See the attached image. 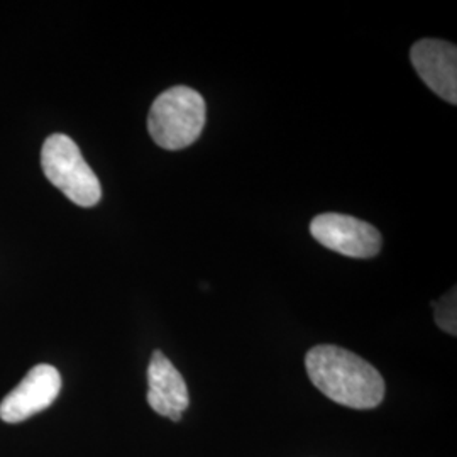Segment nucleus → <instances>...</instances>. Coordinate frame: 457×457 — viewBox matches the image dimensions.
<instances>
[{
    "mask_svg": "<svg viewBox=\"0 0 457 457\" xmlns=\"http://www.w3.org/2000/svg\"><path fill=\"white\" fill-rule=\"evenodd\" d=\"M312 236L327 249L349 258H373L383 245L379 230L345 213H320L311 224Z\"/></svg>",
    "mask_w": 457,
    "mask_h": 457,
    "instance_id": "obj_4",
    "label": "nucleus"
},
{
    "mask_svg": "<svg viewBox=\"0 0 457 457\" xmlns=\"http://www.w3.org/2000/svg\"><path fill=\"white\" fill-rule=\"evenodd\" d=\"M207 105L190 87H171L156 98L147 115L153 141L168 151L192 146L205 128Z\"/></svg>",
    "mask_w": 457,
    "mask_h": 457,
    "instance_id": "obj_2",
    "label": "nucleus"
},
{
    "mask_svg": "<svg viewBox=\"0 0 457 457\" xmlns=\"http://www.w3.org/2000/svg\"><path fill=\"white\" fill-rule=\"evenodd\" d=\"M62 390V376L54 366L37 364L0 403V419L19 424L48 409Z\"/></svg>",
    "mask_w": 457,
    "mask_h": 457,
    "instance_id": "obj_5",
    "label": "nucleus"
},
{
    "mask_svg": "<svg viewBox=\"0 0 457 457\" xmlns=\"http://www.w3.org/2000/svg\"><path fill=\"white\" fill-rule=\"evenodd\" d=\"M43 171L73 204L90 209L102 198L97 175L82 156L80 147L66 134H53L41 149Z\"/></svg>",
    "mask_w": 457,
    "mask_h": 457,
    "instance_id": "obj_3",
    "label": "nucleus"
},
{
    "mask_svg": "<svg viewBox=\"0 0 457 457\" xmlns=\"http://www.w3.org/2000/svg\"><path fill=\"white\" fill-rule=\"evenodd\" d=\"M305 368L313 386L344 407L376 409L385 398V379L375 366L339 345L312 347Z\"/></svg>",
    "mask_w": 457,
    "mask_h": 457,
    "instance_id": "obj_1",
    "label": "nucleus"
},
{
    "mask_svg": "<svg viewBox=\"0 0 457 457\" xmlns=\"http://www.w3.org/2000/svg\"><path fill=\"white\" fill-rule=\"evenodd\" d=\"M147 403L158 415L180 422L188 409L190 396L187 383L173 362L162 351H154L147 368Z\"/></svg>",
    "mask_w": 457,
    "mask_h": 457,
    "instance_id": "obj_7",
    "label": "nucleus"
},
{
    "mask_svg": "<svg viewBox=\"0 0 457 457\" xmlns=\"http://www.w3.org/2000/svg\"><path fill=\"white\" fill-rule=\"evenodd\" d=\"M436 324L447 334L456 336V290L444 295L439 302L434 303Z\"/></svg>",
    "mask_w": 457,
    "mask_h": 457,
    "instance_id": "obj_8",
    "label": "nucleus"
},
{
    "mask_svg": "<svg viewBox=\"0 0 457 457\" xmlns=\"http://www.w3.org/2000/svg\"><path fill=\"white\" fill-rule=\"evenodd\" d=\"M410 60L422 82L445 102L457 104L456 45L441 39H422L410 51Z\"/></svg>",
    "mask_w": 457,
    "mask_h": 457,
    "instance_id": "obj_6",
    "label": "nucleus"
}]
</instances>
